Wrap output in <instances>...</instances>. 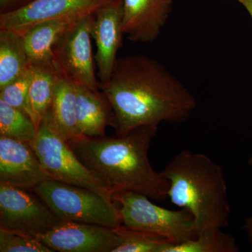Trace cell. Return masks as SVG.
<instances>
[{
  "label": "cell",
  "instance_id": "obj_1",
  "mask_svg": "<svg viewBox=\"0 0 252 252\" xmlns=\"http://www.w3.org/2000/svg\"><path fill=\"white\" fill-rule=\"evenodd\" d=\"M99 91L112 106L117 135L162 122L180 124L196 107L190 91L161 63L145 55L118 59L110 79Z\"/></svg>",
  "mask_w": 252,
  "mask_h": 252
},
{
  "label": "cell",
  "instance_id": "obj_2",
  "mask_svg": "<svg viewBox=\"0 0 252 252\" xmlns=\"http://www.w3.org/2000/svg\"><path fill=\"white\" fill-rule=\"evenodd\" d=\"M157 128L142 126L126 135L84 137L68 143L112 196L132 191L163 201L167 198L170 184L161 172L154 170L148 157Z\"/></svg>",
  "mask_w": 252,
  "mask_h": 252
},
{
  "label": "cell",
  "instance_id": "obj_3",
  "mask_svg": "<svg viewBox=\"0 0 252 252\" xmlns=\"http://www.w3.org/2000/svg\"><path fill=\"white\" fill-rule=\"evenodd\" d=\"M160 172L170 184L167 198L191 214L197 236L229 225L230 207L224 172L210 157L185 149Z\"/></svg>",
  "mask_w": 252,
  "mask_h": 252
},
{
  "label": "cell",
  "instance_id": "obj_4",
  "mask_svg": "<svg viewBox=\"0 0 252 252\" xmlns=\"http://www.w3.org/2000/svg\"><path fill=\"white\" fill-rule=\"evenodd\" d=\"M32 190L62 221L94 223L111 228L122 224L115 204L91 189L47 180Z\"/></svg>",
  "mask_w": 252,
  "mask_h": 252
},
{
  "label": "cell",
  "instance_id": "obj_5",
  "mask_svg": "<svg viewBox=\"0 0 252 252\" xmlns=\"http://www.w3.org/2000/svg\"><path fill=\"white\" fill-rule=\"evenodd\" d=\"M112 199L122 224L128 228L160 235L175 245L197 237L193 217L185 209L167 210L152 203L147 195L132 191L113 194Z\"/></svg>",
  "mask_w": 252,
  "mask_h": 252
},
{
  "label": "cell",
  "instance_id": "obj_6",
  "mask_svg": "<svg viewBox=\"0 0 252 252\" xmlns=\"http://www.w3.org/2000/svg\"><path fill=\"white\" fill-rule=\"evenodd\" d=\"M30 144L53 180L91 189L112 201V195L81 162L56 127L50 109Z\"/></svg>",
  "mask_w": 252,
  "mask_h": 252
},
{
  "label": "cell",
  "instance_id": "obj_7",
  "mask_svg": "<svg viewBox=\"0 0 252 252\" xmlns=\"http://www.w3.org/2000/svg\"><path fill=\"white\" fill-rule=\"evenodd\" d=\"M61 221L31 189L0 184V229L38 238Z\"/></svg>",
  "mask_w": 252,
  "mask_h": 252
},
{
  "label": "cell",
  "instance_id": "obj_8",
  "mask_svg": "<svg viewBox=\"0 0 252 252\" xmlns=\"http://www.w3.org/2000/svg\"><path fill=\"white\" fill-rule=\"evenodd\" d=\"M94 16L81 18L70 25L55 46L54 58L60 77L99 92L91 45Z\"/></svg>",
  "mask_w": 252,
  "mask_h": 252
},
{
  "label": "cell",
  "instance_id": "obj_9",
  "mask_svg": "<svg viewBox=\"0 0 252 252\" xmlns=\"http://www.w3.org/2000/svg\"><path fill=\"white\" fill-rule=\"evenodd\" d=\"M123 0H34L21 9L0 14V29L23 34L44 21H76L94 16L101 9Z\"/></svg>",
  "mask_w": 252,
  "mask_h": 252
},
{
  "label": "cell",
  "instance_id": "obj_10",
  "mask_svg": "<svg viewBox=\"0 0 252 252\" xmlns=\"http://www.w3.org/2000/svg\"><path fill=\"white\" fill-rule=\"evenodd\" d=\"M37 239L54 252H113L122 243L113 228L62 220Z\"/></svg>",
  "mask_w": 252,
  "mask_h": 252
},
{
  "label": "cell",
  "instance_id": "obj_11",
  "mask_svg": "<svg viewBox=\"0 0 252 252\" xmlns=\"http://www.w3.org/2000/svg\"><path fill=\"white\" fill-rule=\"evenodd\" d=\"M47 180L30 143L0 135V184L32 190Z\"/></svg>",
  "mask_w": 252,
  "mask_h": 252
},
{
  "label": "cell",
  "instance_id": "obj_12",
  "mask_svg": "<svg viewBox=\"0 0 252 252\" xmlns=\"http://www.w3.org/2000/svg\"><path fill=\"white\" fill-rule=\"evenodd\" d=\"M124 1L99 11L94 16L91 37L96 44L94 59L99 82H107L112 76L118 59V50L122 46Z\"/></svg>",
  "mask_w": 252,
  "mask_h": 252
},
{
  "label": "cell",
  "instance_id": "obj_13",
  "mask_svg": "<svg viewBox=\"0 0 252 252\" xmlns=\"http://www.w3.org/2000/svg\"><path fill=\"white\" fill-rule=\"evenodd\" d=\"M123 1V32L132 42L150 43L160 36L175 0Z\"/></svg>",
  "mask_w": 252,
  "mask_h": 252
},
{
  "label": "cell",
  "instance_id": "obj_14",
  "mask_svg": "<svg viewBox=\"0 0 252 252\" xmlns=\"http://www.w3.org/2000/svg\"><path fill=\"white\" fill-rule=\"evenodd\" d=\"M77 119L78 127L85 137H103L108 126L117 128L114 111L104 94L79 85H77Z\"/></svg>",
  "mask_w": 252,
  "mask_h": 252
},
{
  "label": "cell",
  "instance_id": "obj_15",
  "mask_svg": "<svg viewBox=\"0 0 252 252\" xmlns=\"http://www.w3.org/2000/svg\"><path fill=\"white\" fill-rule=\"evenodd\" d=\"M73 22L74 21L61 20L44 21L33 26L23 33V41L32 67L56 69L55 46Z\"/></svg>",
  "mask_w": 252,
  "mask_h": 252
},
{
  "label": "cell",
  "instance_id": "obj_16",
  "mask_svg": "<svg viewBox=\"0 0 252 252\" xmlns=\"http://www.w3.org/2000/svg\"><path fill=\"white\" fill-rule=\"evenodd\" d=\"M50 112L56 127L67 142L85 137L78 127L77 85L74 82L59 77Z\"/></svg>",
  "mask_w": 252,
  "mask_h": 252
},
{
  "label": "cell",
  "instance_id": "obj_17",
  "mask_svg": "<svg viewBox=\"0 0 252 252\" xmlns=\"http://www.w3.org/2000/svg\"><path fill=\"white\" fill-rule=\"evenodd\" d=\"M32 78L28 94L26 112L38 130L51 108L60 75L54 68L32 67Z\"/></svg>",
  "mask_w": 252,
  "mask_h": 252
},
{
  "label": "cell",
  "instance_id": "obj_18",
  "mask_svg": "<svg viewBox=\"0 0 252 252\" xmlns=\"http://www.w3.org/2000/svg\"><path fill=\"white\" fill-rule=\"evenodd\" d=\"M31 66L22 34L0 29V89Z\"/></svg>",
  "mask_w": 252,
  "mask_h": 252
},
{
  "label": "cell",
  "instance_id": "obj_19",
  "mask_svg": "<svg viewBox=\"0 0 252 252\" xmlns=\"http://www.w3.org/2000/svg\"><path fill=\"white\" fill-rule=\"evenodd\" d=\"M235 239L222 229L207 230L188 241L172 245L164 252H238Z\"/></svg>",
  "mask_w": 252,
  "mask_h": 252
},
{
  "label": "cell",
  "instance_id": "obj_20",
  "mask_svg": "<svg viewBox=\"0 0 252 252\" xmlns=\"http://www.w3.org/2000/svg\"><path fill=\"white\" fill-rule=\"evenodd\" d=\"M113 230L122 239V243L113 252H164L169 246L175 245L160 235L123 224Z\"/></svg>",
  "mask_w": 252,
  "mask_h": 252
},
{
  "label": "cell",
  "instance_id": "obj_21",
  "mask_svg": "<svg viewBox=\"0 0 252 252\" xmlns=\"http://www.w3.org/2000/svg\"><path fill=\"white\" fill-rule=\"evenodd\" d=\"M36 133L35 124L27 114L0 99V135L30 143Z\"/></svg>",
  "mask_w": 252,
  "mask_h": 252
},
{
  "label": "cell",
  "instance_id": "obj_22",
  "mask_svg": "<svg viewBox=\"0 0 252 252\" xmlns=\"http://www.w3.org/2000/svg\"><path fill=\"white\" fill-rule=\"evenodd\" d=\"M32 78V69L30 66L14 81L0 89V99L27 114L26 103Z\"/></svg>",
  "mask_w": 252,
  "mask_h": 252
},
{
  "label": "cell",
  "instance_id": "obj_23",
  "mask_svg": "<svg viewBox=\"0 0 252 252\" xmlns=\"http://www.w3.org/2000/svg\"><path fill=\"white\" fill-rule=\"evenodd\" d=\"M1 252H54L37 238L0 229Z\"/></svg>",
  "mask_w": 252,
  "mask_h": 252
},
{
  "label": "cell",
  "instance_id": "obj_24",
  "mask_svg": "<svg viewBox=\"0 0 252 252\" xmlns=\"http://www.w3.org/2000/svg\"><path fill=\"white\" fill-rule=\"evenodd\" d=\"M34 0H0V14L21 9Z\"/></svg>",
  "mask_w": 252,
  "mask_h": 252
},
{
  "label": "cell",
  "instance_id": "obj_25",
  "mask_svg": "<svg viewBox=\"0 0 252 252\" xmlns=\"http://www.w3.org/2000/svg\"><path fill=\"white\" fill-rule=\"evenodd\" d=\"M244 230L246 232L247 235H248V240L251 244V248L252 251V216L248 217L246 220H245V223L243 225Z\"/></svg>",
  "mask_w": 252,
  "mask_h": 252
},
{
  "label": "cell",
  "instance_id": "obj_26",
  "mask_svg": "<svg viewBox=\"0 0 252 252\" xmlns=\"http://www.w3.org/2000/svg\"><path fill=\"white\" fill-rule=\"evenodd\" d=\"M240 4L243 5L244 7L248 11L249 14L250 15L252 18V2L249 0H238Z\"/></svg>",
  "mask_w": 252,
  "mask_h": 252
},
{
  "label": "cell",
  "instance_id": "obj_27",
  "mask_svg": "<svg viewBox=\"0 0 252 252\" xmlns=\"http://www.w3.org/2000/svg\"><path fill=\"white\" fill-rule=\"evenodd\" d=\"M249 164L252 167V157L250 158V160H249Z\"/></svg>",
  "mask_w": 252,
  "mask_h": 252
},
{
  "label": "cell",
  "instance_id": "obj_28",
  "mask_svg": "<svg viewBox=\"0 0 252 252\" xmlns=\"http://www.w3.org/2000/svg\"><path fill=\"white\" fill-rule=\"evenodd\" d=\"M249 1H252V0H249Z\"/></svg>",
  "mask_w": 252,
  "mask_h": 252
}]
</instances>
